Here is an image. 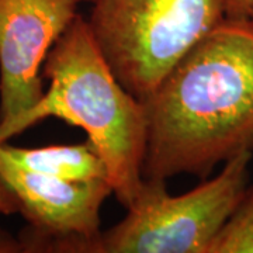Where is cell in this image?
Masks as SVG:
<instances>
[{"label":"cell","instance_id":"cell-1","mask_svg":"<svg viewBox=\"0 0 253 253\" xmlns=\"http://www.w3.org/2000/svg\"><path fill=\"white\" fill-rule=\"evenodd\" d=\"M148 120L142 177L201 180L253 154V30L225 18L142 101Z\"/></svg>","mask_w":253,"mask_h":253},{"label":"cell","instance_id":"cell-2","mask_svg":"<svg viewBox=\"0 0 253 253\" xmlns=\"http://www.w3.org/2000/svg\"><path fill=\"white\" fill-rule=\"evenodd\" d=\"M41 75L48 81L42 97L0 129V142L49 117L79 126L106 165L113 194L128 208L144 183L146 111L113 73L81 14L49 49Z\"/></svg>","mask_w":253,"mask_h":253},{"label":"cell","instance_id":"cell-3","mask_svg":"<svg viewBox=\"0 0 253 253\" xmlns=\"http://www.w3.org/2000/svg\"><path fill=\"white\" fill-rule=\"evenodd\" d=\"M94 42L120 83L144 101L226 18L225 0H90Z\"/></svg>","mask_w":253,"mask_h":253},{"label":"cell","instance_id":"cell-4","mask_svg":"<svg viewBox=\"0 0 253 253\" xmlns=\"http://www.w3.org/2000/svg\"><path fill=\"white\" fill-rule=\"evenodd\" d=\"M252 158L236 155L180 196L169 194L166 180L144 179L126 217L101 231L96 253H210L249 186Z\"/></svg>","mask_w":253,"mask_h":253},{"label":"cell","instance_id":"cell-5","mask_svg":"<svg viewBox=\"0 0 253 253\" xmlns=\"http://www.w3.org/2000/svg\"><path fill=\"white\" fill-rule=\"evenodd\" d=\"M107 179L66 180L0 159V215H20L21 252L96 253Z\"/></svg>","mask_w":253,"mask_h":253},{"label":"cell","instance_id":"cell-6","mask_svg":"<svg viewBox=\"0 0 253 253\" xmlns=\"http://www.w3.org/2000/svg\"><path fill=\"white\" fill-rule=\"evenodd\" d=\"M83 0H0V129L44 94L42 65Z\"/></svg>","mask_w":253,"mask_h":253},{"label":"cell","instance_id":"cell-7","mask_svg":"<svg viewBox=\"0 0 253 253\" xmlns=\"http://www.w3.org/2000/svg\"><path fill=\"white\" fill-rule=\"evenodd\" d=\"M0 159L14 166L66 180L107 179L106 165L89 141L84 144L21 148L0 142ZM110 183V181H109Z\"/></svg>","mask_w":253,"mask_h":253},{"label":"cell","instance_id":"cell-8","mask_svg":"<svg viewBox=\"0 0 253 253\" xmlns=\"http://www.w3.org/2000/svg\"><path fill=\"white\" fill-rule=\"evenodd\" d=\"M210 253H253V184L245 190Z\"/></svg>","mask_w":253,"mask_h":253},{"label":"cell","instance_id":"cell-9","mask_svg":"<svg viewBox=\"0 0 253 253\" xmlns=\"http://www.w3.org/2000/svg\"><path fill=\"white\" fill-rule=\"evenodd\" d=\"M226 18L248 20L253 9V0H225Z\"/></svg>","mask_w":253,"mask_h":253},{"label":"cell","instance_id":"cell-10","mask_svg":"<svg viewBox=\"0 0 253 253\" xmlns=\"http://www.w3.org/2000/svg\"><path fill=\"white\" fill-rule=\"evenodd\" d=\"M248 21H249V24H251V27H252L253 30V9L252 11H251V14H249V17H248Z\"/></svg>","mask_w":253,"mask_h":253}]
</instances>
